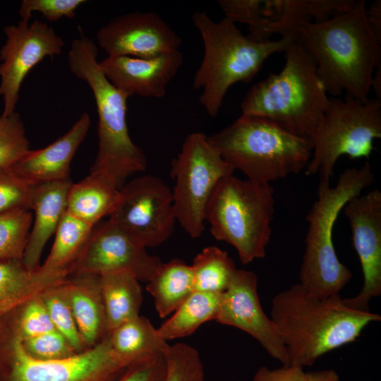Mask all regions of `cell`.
<instances>
[{
  "label": "cell",
  "instance_id": "cell-23",
  "mask_svg": "<svg viewBox=\"0 0 381 381\" xmlns=\"http://www.w3.org/2000/svg\"><path fill=\"white\" fill-rule=\"evenodd\" d=\"M120 186L109 175L99 171L90 174L70 188L67 213L95 226L114 211L120 196Z\"/></svg>",
  "mask_w": 381,
  "mask_h": 381
},
{
  "label": "cell",
  "instance_id": "cell-11",
  "mask_svg": "<svg viewBox=\"0 0 381 381\" xmlns=\"http://www.w3.org/2000/svg\"><path fill=\"white\" fill-rule=\"evenodd\" d=\"M235 170L210 143L203 133L188 134L171 161V190L176 221L192 238L205 231L209 200L219 181Z\"/></svg>",
  "mask_w": 381,
  "mask_h": 381
},
{
  "label": "cell",
  "instance_id": "cell-35",
  "mask_svg": "<svg viewBox=\"0 0 381 381\" xmlns=\"http://www.w3.org/2000/svg\"><path fill=\"white\" fill-rule=\"evenodd\" d=\"M29 141L20 115L0 116V169L6 168L28 151Z\"/></svg>",
  "mask_w": 381,
  "mask_h": 381
},
{
  "label": "cell",
  "instance_id": "cell-24",
  "mask_svg": "<svg viewBox=\"0 0 381 381\" xmlns=\"http://www.w3.org/2000/svg\"><path fill=\"white\" fill-rule=\"evenodd\" d=\"M94 227L66 212L56 231L49 255L37 269L38 274L52 283L72 275Z\"/></svg>",
  "mask_w": 381,
  "mask_h": 381
},
{
  "label": "cell",
  "instance_id": "cell-21",
  "mask_svg": "<svg viewBox=\"0 0 381 381\" xmlns=\"http://www.w3.org/2000/svg\"><path fill=\"white\" fill-rule=\"evenodd\" d=\"M72 184L68 179L35 186L30 208L35 212V219L22 260L28 270L34 271L40 266L44 246L67 212L68 194Z\"/></svg>",
  "mask_w": 381,
  "mask_h": 381
},
{
  "label": "cell",
  "instance_id": "cell-13",
  "mask_svg": "<svg viewBox=\"0 0 381 381\" xmlns=\"http://www.w3.org/2000/svg\"><path fill=\"white\" fill-rule=\"evenodd\" d=\"M109 219L146 248L158 246L171 236L176 222L171 190L153 175L135 178L120 189L118 204Z\"/></svg>",
  "mask_w": 381,
  "mask_h": 381
},
{
  "label": "cell",
  "instance_id": "cell-1",
  "mask_svg": "<svg viewBox=\"0 0 381 381\" xmlns=\"http://www.w3.org/2000/svg\"><path fill=\"white\" fill-rule=\"evenodd\" d=\"M294 40L313 59L328 95L367 101L381 64V41L372 32L363 0L322 22H306Z\"/></svg>",
  "mask_w": 381,
  "mask_h": 381
},
{
  "label": "cell",
  "instance_id": "cell-39",
  "mask_svg": "<svg viewBox=\"0 0 381 381\" xmlns=\"http://www.w3.org/2000/svg\"><path fill=\"white\" fill-rule=\"evenodd\" d=\"M85 0H23L19 8L20 20L29 22L33 12H38L49 21L62 18H72Z\"/></svg>",
  "mask_w": 381,
  "mask_h": 381
},
{
  "label": "cell",
  "instance_id": "cell-8",
  "mask_svg": "<svg viewBox=\"0 0 381 381\" xmlns=\"http://www.w3.org/2000/svg\"><path fill=\"white\" fill-rule=\"evenodd\" d=\"M274 214V188L234 174L222 179L207 205L205 222L217 240L232 246L243 264L266 255Z\"/></svg>",
  "mask_w": 381,
  "mask_h": 381
},
{
  "label": "cell",
  "instance_id": "cell-32",
  "mask_svg": "<svg viewBox=\"0 0 381 381\" xmlns=\"http://www.w3.org/2000/svg\"><path fill=\"white\" fill-rule=\"evenodd\" d=\"M32 222L30 210L0 214V260H23Z\"/></svg>",
  "mask_w": 381,
  "mask_h": 381
},
{
  "label": "cell",
  "instance_id": "cell-43",
  "mask_svg": "<svg viewBox=\"0 0 381 381\" xmlns=\"http://www.w3.org/2000/svg\"><path fill=\"white\" fill-rule=\"evenodd\" d=\"M1 314H4V313L1 310H0V315Z\"/></svg>",
  "mask_w": 381,
  "mask_h": 381
},
{
  "label": "cell",
  "instance_id": "cell-37",
  "mask_svg": "<svg viewBox=\"0 0 381 381\" xmlns=\"http://www.w3.org/2000/svg\"><path fill=\"white\" fill-rule=\"evenodd\" d=\"M20 341L25 351L40 361L60 360L78 353L56 330Z\"/></svg>",
  "mask_w": 381,
  "mask_h": 381
},
{
  "label": "cell",
  "instance_id": "cell-25",
  "mask_svg": "<svg viewBox=\"0 0 381 381\" xmlns=\"http://www.w3.org/2000/svg\"><path fill=\"white\" fill-rule=\"evenodd\" d=\"M114 357L128 367L133 363L163 351L169 346L150 321L140 315L109 333Z\"/></svg>",
  "mask_w": 381,
  "mask_h": 381
},
{
  "label": "cell",
  "instance_id": "cell-33",
  "mask_svg": "<svg viewBox=\"0 0 381 381\" xmlns=\"http://www.w3.org/2000/svg\"><path fill=\"white\" fill-rule=\"evenodd\" d=\"M40 294L6 312L11 326L22 340L56 330Z\"/></svg>",
  "mask_w": 381,
  "mask_h": 381
},
{
  "label": "cell",
  "instance_id": "cell-28",
  "mask_svg": "<svg viewBox=\"0 0 381 381\" xmlns=\"http://www.w3.org/2000/svg\"><path fill=\"white\" fill-rule=\"evenodd\" d=\"M222 294L193 291L174 312V315L157 328L165 341L188 336L203 323L217 318Z\"/></svg>",
  "mask_w": 381,
  "mask_h": 381
},
{
  "label": "cell",
  "instance_id": "cell-4",
  "mask_svg": "<svg viewBox=\"0 0 381 381\" xmlns=\"http://www.w3.org/2000/svg\"><path fill=\"white\" fill-rule=\"evenodd\" d=\"M284 53L282 69L248 91L240 105L241 114L267 119L310 140L329 98L309 53L295 40Z\"/></svg>",
  "mask_w": 381,
  "mask_h": 381
},
{
  "label": "cell",
  "instance_id": "cell-17",
  "mask_svg": "<svg viewBox=\"0 0 381 381\" xmlns=\"http://www.w3.org/2000/svg\"><path fill=\"white\" fill-rule=\"evenodd\" d=\"M216 321L245 332L274 359L282 365L290 364L286 349L270 317L262 308L258 277L253 272L236 270L229 287L222 294Z\"/></svg>",
  "mask_w": 381,
  "mask_h": 381
},
{
  "label": "cell",
  "instance_id": "cell-10",
  "mask_svg": "<svg viewBox=\"0 0 381 381\" xmlns=\"http://www.w3.org/2000/svg\"><path fill=\"white\" fill-rule=\"evenodd\" d=\"M127 368L114 357L109 334L71 357L35 359L25 351L6 313L0 315V381H117Z\"/></svg>",
  "mask_w": 381,
  "mask_h": 381
},
{
  "label": "cell",
  "instance_id": "cell-9",
  "mask_svg": "<svg viewBox=\"0 0 381 381\" xmlns=\"http://www.w3.org/2000/svg\"><path fill=\"white\" fill-rule=\"evenodd\" d=\"M381 138V99L330 97L327 108L310 137L313 152L304 172L318 174V188L329 186L337 159L368 158Z\"/></svg>",
  "mask_w": 381,
  "mask_h": 381
},
{
  "label": "cell",
  "instance_id": "cell-18",
  "mask_svg": "<svg viewBox=\"0 0 381 381\" xmlns=\"http://www.w3.org/2000/svg\"><path fill=\"white\" fill-rule=\"evenodd\" d=\"M99 47L107 56L150 58L179 50L180 36L156 13L132 12L120 15L97 33Z\"/></svg>",
  "mask_w": 381,
  "mask_h": 381
},
{
  "label": "cell",
  "instance_id": "cell-12",
  "mask_svg": "<svg viewBox=\"0 0 381 381\" xmlns=\"http://www.w3.org/2000/svg\"><path fill=\"white\" fill-rule=\"evenodd\" d=\"M353 0H219L224 17L248 26L252 38L270 40L278 35L294 40L306 22H322L351 9Z\"/></svg>",
  "mask_w": 381,
  "mask_h": 381
},
{
  "label": "cell",
  "instance_id": "cell-16",
  "mask_svg": "<svg viewBox=\"0 0 381 381\" xmlns=\"http://www.w3.org/2000/svg\"><path fill=\"white\" fill-rule=\"evenodd\" d=\"M344 210L363 276L359 293L343 298L351 308L369 311V302L381 294V192L374 189L350 199Z\"/></svg>",
  "mask_w": 381,
  "mask_h": 381
},
{
  "label": "cell",
  "instance_id": "cell-7",
  "mask_svg": "<svg viewBox=\"0 0 381 381\" xmlns=\"http://www.w3.org/2000/svg\"><path fill=\"white\" fill-rule=\"evenodd\" d=\"M374 181L370 164L345 169L334 187L318 188V198L306 216L308 224L299 284L318 296L339 294L351 271L342 264L333 243V228L339 212L352 198Z\"/></svg>",
  "mask_w": 381,
  "mask_h": 381
},
{
  "label": "cell",
  "instance_id": "cell-30",
  "mask_svg": "<svg viewBox=\"0 0 381 381\" xmlns=\"http://www.w3.org/2000/svg\"><path fill=\"white\" fill-rule=\"evenodd\" d=\"M194 291L224 293L237 268L227 253L217 246H207L193 259L191 265Z\"/></svg>",
  "mask_w": 381,
  "mask_h": 381
},
{
  "label": "cell",
  "instance_id": "cell-14",
  "mask_svg": "<svg viewBox=\"0 0 381 381\" xmlns=\"http://www.w3.org/2000/svg\"><path fill=\"white\" fill-rule=\"evenodd\" d=\"M6 40L0 50V97L3 116L16 112L21 85L28 73L46 57L60 55L64 42L45 23L20 20L4 28Z\"/></svg>",
  "mask_w": 381,
  "mask_h": 381
},
{
  "label": "cell",
  "instance_id": "cell-29",
  "mask_svg": "<svg viewBox=\"0 0 381 381\" xmlns=\"http://www.w3.org/2000/svg\"><path fill=\"white\" fill-rule=\"evenodd\" d=\"M55 284L37 270H28L21 260H0V310L5 313Z\"/></svg>",
  "mask_w": 381,
  "mask_h": 381
},
{
  "label": "cell",
  "instance_id": "cell-19",
  "mask_svg": "<svg viewBox=\"0 0 381 381\" xmlns=\"http://www.w3.org/2000/svg\"><path fill=\"white\" fill-rule=\"evenodd\" d=\"M183 62L179 50L150 58L107 56L99 66L109 82L129 97L162 98Z\"/></svg>",
  "mask_w": 381,
  "mask_h": 381
},
{
  "label": "cell",
  "instance_id": "cell-34",
  "mask_svg": "<svg viewBox=\"0 0 381 381\" xmlns=\"http://www.w3.org/2000/svg\"><path fill=\"white\" fill-rule=\"evenodd\" d=\"M166 361L164 381H205L198 351L184 343L169 345L163 351Z\"/></svg>",
  "mask_w": 381,
  "mask_h": 381
},
{
  "label": "cell",
  "instance_id": "cell-3",
  "mask_svg": "<svg viewBox=\"0 0 381 381\" xmlns=\"http://www.w3.org/2000/svg\"><path fill=\"white\" fill-rule=\"evenodd\" d=\"M192 21L204 45L193 87L201 91L199 102L212 117L219 114L233 85L252 80L270 56L284 52L294 40L280 37L258 41L244 35L231 19L214 21L205 11H195Z\"/></svg>",
  "mask_w": 381,
  "mask_h": 381
},
{
  "label": "cell",
  "instance_id": "cell-42",
  "mask_svg": "<svg viewBox=\"0 0 381 381\" xmlns=\"http://www.w3.org/2000/svg\"><path fill=\"white\" fill-rule=\"evenodd\" d=\"M370 89L374 91L377 98L381 99V64L377 66L374 71Z\"/></svg>",
  "mask_w": 381,
  "mask_h": 381
},
{
  "label": "cell",
  "instance_id": "cell-31",
  "mask_svg": "<svg viewBox=\"0 0 381 381\" xmlns=\"http://www.w3.org/2000/svg\"><path fill=\"white\" fill-rule=\"evenodd\" d=\"M64 281L44 289L40 297L55 329L64 337L77 353H80L88 348L81 338L69 306L64 289Z\"/></svg>",
  "mask_w": 381,
  "mask_h": 381
},
{
  "label": "cell",
  "instance_id": "cell-41",
  "mask_svg": "<svg viewBox=\"0 0 381 381\" xmlns=\"http://www.w3.org/2000/svg\"><path fill=\"white\" fill-rule=\"evenodd\" d=\"M367 19L369 26L375 35L381 41V1L375 0L369 8H367Z\"/></svg>",
  "mask_w": 381,
  "mask_h": 381
},
{
  "label": "cell",
  "instance_id": "cell-26",
  "mask_svg": "<svg viewBox=\"0 0 381 381\" xmlns=\"http://www.w3.org/2000/svg\"><path fill=\"white\" fill-rule=\"evenodd\" d=\"M99 276L108 333L122 323L139 315L143 302L140 281L128 272Z\"/></svg>",
  "mask_w": 381,
  "mask_h": 381
},
{
  "label": "cell",
  "instance_id": "cell-6",
  "mask_svg": "<svg viewBox=\"0 0 381 381\" xmlns=\"http://www.w3.org/2000/svg\"><path fill=\"white\" fill-rule=\"evenodd\" d=\"M207 139L234 170L260 183L305 171L313 152L309 139L252 115L241 114Z\"/></svg>",
  "mask_w": 381,
  "mask_h": 381
},
{
  "label": "cell",
  "instance_id": "cell-40",
  "mask_svg": "<svg viewBox=\"0 0 381 381\" xmlns=\"http://www.w3.org/2000/svg\"><path fill=\"white\" fill-rule=\"evenodd\" d=\"M165 377V358L158 353L128 365L117 381H164Z\"/></svg>",
  "mask_w": 381,
  "mask_h": 381
},
{
  "label": "cell",
  "instance_id": "cell-22",
  "mask_svg": "<svg viewBox=\"0 0 381 381\" xmlns=\"http://www.w3.org/2000/svg\"><path fill=\"white\" fill-rule=\"evenodd\" d=\"M63 285L85 345L87 348L96 345L109 334L99 288V276L72 274Z\"/></svg>",
  "mask_w": 381,
  "mask_h": 381
},
{
  "label": "cell",
  "instance_id": "cell-2",
  "mask_svg": "<svg viewBox=\"0 0 381 381\" xmlns=\"http://www.w3.org/2000/svg\"><path fill=\"white\" fill-rule=\"evenodd\" d=\"M270 318L290 364L311 366L332 351L355 341L381 315L349 308L339 294L318 296L299 283L277 293Z\"/></svg>",
  "mask_w": 381,
  "mask_h": 381
},
{
  "label": "cell",
  "instance_id": "cell-27",
  "mask_svg": "<svg viewBox=\"0 0 381 381\" xmlns=\"http://www.w3.org/2000/svg\"><path fill=\"white\" fill-rule=\"evenodd\" d=\"M146 289L154 298L159 317H167L195 291L191 265L178 258L162 262Z\"/></svg>",
  "mask_w": 381,
  "mask_h": 381
},
{
  "label": "cell",
  "instance_id": "cell-15",
  "mask_svg": "<svg viewBox=\"0 0 381 381\" xmlns=\"http://www.w3.org/2000/svg\"><path fill=\"white\" fill-rule=\"evenodd\" d=\"M162 264L138 239L109 219L94 227L73 274L123 272L147 283Z\"/></svg>",
  "mask_w": 381,
  "mask_h": 381
},
{
  "label": "cell",
  "instance_id": "cell-20",
  "mask_svg": "<svg viewBox=\"0 0 381 381\" xmlns=\"http://www.w3.org/2000/svg\"><path fill=\"white\" fill-rule=\"evenodd\" d=\"M90 126V116L84 112L71 128L54 143L42 149L30 150L9 167L33 186L70 179L71 161Z\"/></svg>",
  "mask_w": 381,
  "mask_h": 381
},
{
  "label": "cell",
  "instance_id": "cell-36",
  "mask_svg": "<svg viewBox=\"0 0 381 381\" xmlns=\"http://www.w3.org/2000/svg\"><path fill=\"white\" fill-rule=\"evenodd\" d=\"M35 186L9 167L0 169V214L18 209L30 210Z\"/></svg>",
  "mask_w": 381,
  "mask_h": 381
},
{
  "label": "cell",
  "instance_id": "cell-38",
  "mask_svg": "<svg viewBox=\"0 0 381 381\" xmlns=\"http://www.w3.org/2000/svg\"><path fill=\"white\" fill-rule=\"evenodd\" d=\"M253 381H340V379L332 369L306 371L302 366L289 364L276 369L262 366L255 373Z\"/></svg>",
  "mask_w": 381,
  "mask_h": 381
},
{
  "label": "cell",
  "instance_id": "cell-5",
  "mask_svg": "<svg viewBox=\"0 0 381 381\" xmlns=\"http://www.w3.org/2000/svg\"><path fill=\"white\" fill-rule=\"evenodd\" d=\"M97 45L80 29L68 53L71 71L92 90L98 115V148L90 171L111 176L121 188L126 179L146 169L143 151L135 145L126 121L129 96L114 87L103 73L97 60Z\"/></svg>",
  "mask_w": 381,
  "mask_h": 381
}]
</instances>
